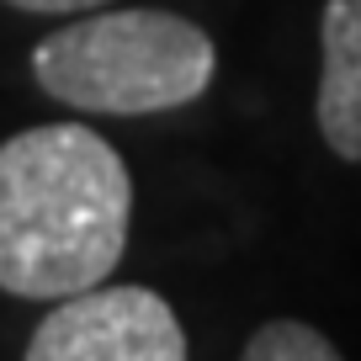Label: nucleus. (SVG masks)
I'll use <instances>...</instances> for the list:
<instances>
[{"label": "nucleus", "mask_w": 361, "mask_h": 361, "mask_svg": "<svg viewBox=\"0 0 361 361\" xmlns=\"http://www.w3.org/2000/svg\"><path fill=\"white\" fill-rule=\"evenodd\" d=\"M133 180L102 133L37 123L0 144V287L69 298L106 282L128 250Z\"/></svg>", "instance_id": "1"}, {"label": "nucleus", "mask_w": 361, "mask_h": 361, "mask_svg": "<svg viewBox=\"0 0 361 361\" xmlns=\"http://www.w3.org/2000/svg\"><path fill=\"white\" fill-rule=\"evenodd\" d=\"M213 37L176 11H96L32 48V75L54 102L102 117L176 112L213 85Z\"/></svg>", "instance_id": "2"}, {"label": "nucleus", "mask_w": 361, "mask_h": 361, "mask_svg": "<svg viewBox=\"0 0 361 361\" xmlns=\"http://www.w3.org/2000/svg\"><path fill=\"white\" fill-rule=\"evenodd\" d=\"M176 308L149 287H85L69 293L27 340L32 361H186Z\"/></svg>", "instance_id": "3"}, {"label": "nucleus", "mask_w": 361, "mask_h": 361, "mask_svg": "<svg viewBox=\"0 0 361 361\" xmlns=\"http://www.w3.org/2000/svg\"><path fill=\"white\" fill-rule=\"evenodd\" d=\"M319 133L340 159H361V0H324Z\"/></svg>", "instance_id": "4"}, {"label": "nucleus", "mask_w": 361, "mask_h": 361, "mask_svg": "<svg viewBox=\"0 0 361 361\" xmlns=\"http://www.w3.org/2000/svg\"><path fill=\"white\" fill-rule=\"evenodd\" d=\"M335 340L298 319H271L245 340V361H335Z\"/></svg>", "instance_id": "5"}, {"label": "nucleus", "mask_w": 361, "mask_h": 361, "mask_svg": "<svg viewBox=\"0 0 361 361\" xmlns=\"http://www.w3.org/2000/svg\"><path fill=\"white\" fill-rule=\"evenodd\" d=\"M16 11H43V16H64V11H96L106 0H6Z\"/></svg>", "instance_id": "6"}]
</instances>
